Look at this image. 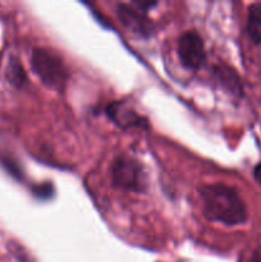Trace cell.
<instances>
[{
  "mask_svg": "<svg viewBox=\"0 0 261 262\" xmlns=\"http://www.w3.org/2000/svg\"><path fill=\"white\" fill-rule=\"evenodd\" d=\"M247 32L255 43H261V4H253L248 10Z\"/></svg>",
  "mask_w": 261,
  "mask_h": 262,
  "instance_id": "7",
  "label": "cell"
},
{
  "mask_svg": "<svg viewBox=\"0 0 261 262\" xmlns=\"http://www.w3.org/2000/svg\"><path fill=\"white\" fill-rule=\"evenodd\" d=\"M204 212L210 220L238 225L247 220L245 202L234 188L225 184H207L200 189Z\"/></svg>",
  "mask_w": 261,
  "mask_h": 262,
  "instance_id": "1",
  "label": "cell"
},
{
  "mask_svg": "<svg viewBox=\"0 0 261 262\" xmlns=\"http://www.w3.org/2000/svg\"><path fill=\"white\" fill-rule=\"evenodd\" d=\"M31 66L41 81L49 87L61 90L68 79V71L63 60L54 51L38 48L32 51Z\"/></svg>",
  "mask_w": 261,
  "mask_h": 262,
  "instance_id": "2",
  "label": "cell"
},
{
  "mask_svg": "<svg viewBox=\"0 0 261 262\" xmlns=\"http://www.w3.org/2000/svg\"><path fill=\"white\" fill-rule=\"evenodd\" d=\"M9 78L10 81L15 84H20L23 81H25V73H23V69L22 67H20V64L17 63V61L10 63Z\"/></svg>",
  "mask_w": 261,
  "mask_h": 262,
  "instance_id": "8",
  "label": "cell"
},
{
  "mask_svg": "<svg viewBox=\"0 0 261 262\" xmlns=\"http://www.w3.org/2000/svg\"><path fill=\"white\" fill-rule=\"evenodd\" d=\"M253 262H261V251L256 252V255L253 256Z\"/></svg>",
  "mask_w": 261,
  "mask_h": 262,
  "instance_id": "10",
  "label": "cell"
},
{
  "mask_svg": "<svg viewBox=\"0 0 261 262\" xmlns=\"http://www.w3.org/2000/svg\"><path fill=\"white\" fill-rule=\"evenodd\" d=\"M112 179L114 186L125 191L141 192L146 187V177L142 166L129 156H119L113 163Z\"/></svg>",
  "mask_w": 261,
  "mask_h": 262,
  "instance_id": "3",
  "label": "cell"
},
{
  "mask_svg": "<svg viewBox=\"0 0 261 262\" xmlns=\"http://www.w3.org/2000/svg\"><path fill=\"white\" fill-rule=\"evenodd\" d=\"M106 113L113 122H115L123 128L141 127L143 124L142 118L138 117L133 110L125 109L123 105L118 104V102L109 105L106 107Z\"/></svg>",
  "mask_w": 261,
  "mask_h": 262,
  "instance_id": "6",
  "label": "cell"
},
{
  "mask_svg": "<svg viewBox=\"0 0 261 262\" xmlns=\"http://www.w3.org/2000/svg\"><path fill=\"white\" fill-rule=\"evenodd\" d=\"M178 55L182 64L189 69L199 68L205 59L204 41L199 33L186 32L178 41Z\"/></svg>",
  "mask_w": 261,
  "mask_h": 262,
  "instance_id": "4",
  "label": "cell"
},
{
  "mask_svg": "<svg viewBox=\"0 0 261 262\" xmlns=\"http://www.w3.org/2000/svg\"><path fill=\"white\" fill-rule=\"evenodd\" d=\"M117 14L120 22L132 32L138 33L141 36H148L153 31V23L150 22V19L146 17L143 10H141L140 8L135 9L130 5L118 4Z\"/></svg>",
  "mask_w": 261,
  "mask_h": 262,
  "instance_id": "5",
  "label": "cell"
},
{
  "mask_svg": "<svg viewBox=\"0 0 261 262\" xmlns=\"http://www.w3.org/2000/svg\"><path fill=\"white\" fill-rule=\"evenodd\" d=\"M253 177H255V179L257 181V183L261 186V163L256 165L255 170H253Z\"/></svg>",
  "mask_w": 261,
  "mask_h": 262,
  "instance_id": "9",
  "label": "cell"
}]
</instances>
